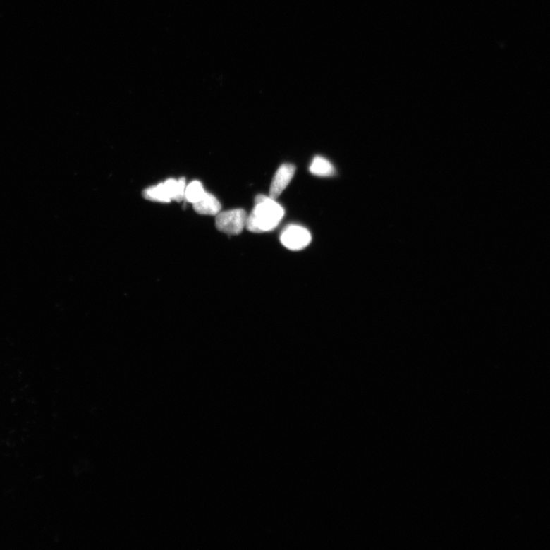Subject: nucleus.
<instances>
[{"instance_id": "nucleus-1", "label": "nucleus", "mask_w": 550, "mask_h": 550, "mask_svg": "<svg viewBox=\"0 0 550 550\" xmlns=\"http://www.w3.org/2000/svg\"><path fill=\"white\" fill-rule=\"evenodd\" d=\"M251 214L247 216L245 228L255 233L273 231L284 216L283 208L275 200L265 195L257 196Z\"/></svg>"}, {"instance_id": "nucleus-2", "label": "nucleus", "mask_w": 550, "mask_h": 550, "mask_svg": "<svg viewBox=\"0 0 550 550\" xmlns=\"http://www.w3.org/2000/svg\"><path fill=\"white\" fill-rule=\"evenodd\" d=\"M248 215L243 209L220 212L216 216V227L219 231L228 235L240 234L245 228Z\"/></svg>"}, {"instance_id": "nucleus-3", "label": "nucleus", "mask_w": 550, "mask_h": 550, "mask_svg": "<svg viewBox=\"0 0 550 550\" xmlns=\"http://www.w3.org/2000/svg\"><path fill=\"white\" fill-rule=\"evenodd\" d=\"M280 240L287 249L300 251L309 245L312 237L306 228L298 225H289L283 229Z\"/></svg>"}, {"instance_id": "nucleus-4", "label": "nucleus", "mask_w": 550, "mask_h": 550, "mask_svg": "<svg viewBox=\"0 0 550 550\" xmlns=\"http://www.w3.org/2000/svg\"><path fill=\"white\" fill-rule=\"evenodd\" d=\"M296 168L291 164H284L278 169L271 182L269 197L276 200L288 186L295 176Z\"/></svg>"}, {"instance_id": "nucleus-5", "label": "nucleus", "mask_w": 550, "mask_h": 550, "mask_svg": "<svg viewBox=\"0 0 550 550\" xmlns=\"http://www.w3.org/2000/svg\"><path fill=\"white\" fill-rule=\"evenodd\" d=\"M196 212L201 215L216 216L221 212V204L216 197L206 192L203 197H202L196 203L192 204Z\"/></svg>"}, {"instance_id": "nucleus-6", "label": "nucleus", "mask_w": 550, "mask_h": 550, "mask_svg": "<svg viewBox=\"0 0 550 550\" xmlns=\"http://www.w3.org/2000/svg\"><path fill=\"white\" fill-rule=\"evenodd\" d=\"M310 171L314 176L319 177H333L336 173L334 164L321 156H316L314 159L310 164Z\"/></svg>"}, {"instance_id": "nucleus-7", "label": "nucleus", "mask_w": 550, "mask_h": 550, "mask_svg": "<svg viewBox=\"0 0 550 550\" xmlns=\"http://www.w3.org/2000/svg\"><path fill=\"white\" fill-rule=\"evenodd\" d=\"M142 195L146 200L161 202V203H170L171 201L164 182L159 183L158 185L146 188Z\"/></svg>"}, {"instance_id": "nucleus-8", "label": "nucleus", "mask_w": 550, "mask_h": 550, "mask_svg": "<svg viewBox=\"0 0 550 550\" xmlns=\"http://www.w3.org/2000/svg\"><path fill=\"white\" fill-rule=\"evenodd\" d=\"M205 190L202 183L194 181L186 187L185 200L191 204H195L205 195Z\"/></svg>"}]
</instances>
